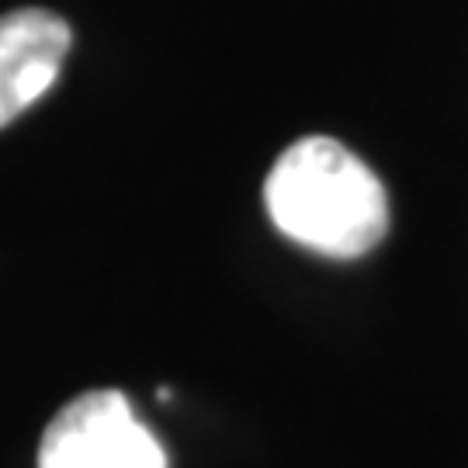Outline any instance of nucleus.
Returning a JSON list of instances; mask_svg holds the SVG:
<instances>
[{
	"instance_id": "1",
	"label": "nucleus",
	"mask_w": 468,
	"mask_h": 468,
	"mask_svg": "<svg viewBox=\"0 0 468 468\" xmlns=\"http://www.w3.org/2000/svg\"><path fill=\"white\" fill-rule=\"evenodd\" d=\"M264 205L278 233L334 261L365 257L388 233L385 185L330 135H305L274 160Z\"/></svg>"
},
{
	"instance_id": "2",
	"label": "nucleus",
	"mask_w": 468,
	"mask_h": 468,
	"mask_svg": "<svg viewBox=\"0 0 468 468\" xmlns=\"http://www.w3.org/2000/svg\"><path fill=\"white\" fill-rule=\"evenodd\" d=\"M38 468H170L160 437L118 388L67 402L42 434Z\"/></svg>"
},
{
	"instance_id": "3",
	"label": "nucleus",
	"mask_w": 468,
	"mask_h": 468,
	"mask_svg": "<svg viewBox=\"0 0 468 468\" xmlns=\"http://www.w3.org/2000/svg\"><path fill=\"white\" fill-rule=\"evenodd\" d=\"M69 42L67 21L42 7L0 17V129L56 84Z\"/></svg>"
}]
</instances>
